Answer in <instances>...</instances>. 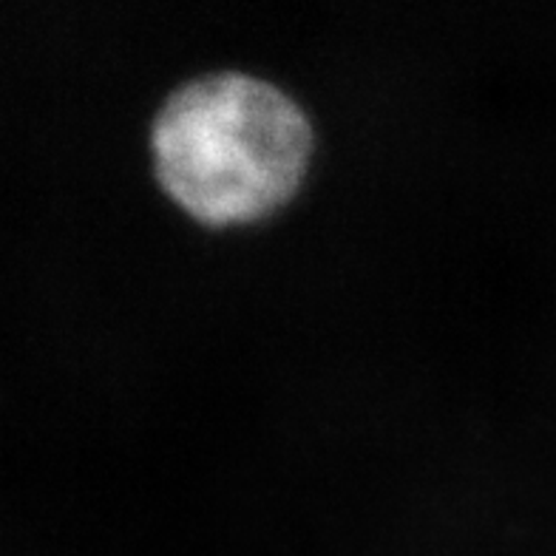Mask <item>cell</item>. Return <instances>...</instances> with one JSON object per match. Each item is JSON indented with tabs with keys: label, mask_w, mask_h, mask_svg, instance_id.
Instances as JSON below:
<instances>
[{
	"label": "cell",
	"mask_w": 556,
	"mask_h": 556,
	"mask_svg": "<svg viewBox=\"0 0 556 556\" xmlns=\"http://www.w3.org/2000/svg\"><path fill=\"white\" fill-rule=\"evenodd\" d=\"M174 202L207 225L281 207L307 174L313 128L293 97L256 74L211 72L170 91L151 131Z\"/></svg>",
	"instance_id": "cell-1"
}]
</instances>
